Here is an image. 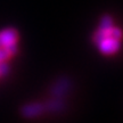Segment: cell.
<instances>
[{
  "mask_svg": "<svg viewBox=\"0 0 123 123\" xmlns=\"http://www.w3.org/2000/svg\"><path fill=\"white\" fill-rule=\"evenodd\" d=\"M66 87H68V82H67L66 80H62V81L58 82V88L57 87L54 88L53 93H55V95H62L63 92L65 91Z\"/></svg>",
  "mask_w": 123,
  "mask_h": 123,
  "instance_id": "4",
  "label": "cell"
},
{
  "mask_svg": "<svg viewBox=\"0 0 123 123\" xmlns=\"http://www.w3.org/2000/svg\"><path fill=\"white\" fill-rule=\"evenodd\" d=\"M98 47L103 54L105 55H111L117 51L120 48V42L119 40H115L113 38H104L98 42Z\"/></svg>",
  "mask_w": 123,
  "mask_h": 123,
  "instance_id": "1",
  "label": "cell"
},
{
  "mask_svg": "<svg viewBox=\"0 0 123 123\" xmlns=\"http://www.w3.org/2000/svg\"><path fill=\"white\" fill-rule=\"evenodd\" d=\"M18 33L15 29H7L0 32V43L1 47H8L15 44L17 41Z\"/></svg>",
  "mask_w": 123,
  "mask_h": 123,
  "instance_id": "2",
  "label": "cell"
},
{
  "mask_svg": "<svg viewBox=\"0 0 123 123\" xmlns=\"http://www.w3.org/2000/svg\"><path fill=\"white\" fill-rule=\"evenodd\" d=\"M113 25V21L110 16H104L100 21V29H108V27H112Z\"/></svg>",
  "mask_w": 123,
  "mask_h": 123,
  "instance_id": "6",
  "label": "cell"
},
{
  "mask_svg": "<svg viewBox=\"0 0 123 123\" xmlns=\"http://www.w3.org/2000/svg\"><path fill=\"white\" fill-rule=\"evenodd\" d=\"M10 56H12V53L6 47H0V63H4Z\"/></svg>",
  "mask_w": 123,
  "mask_h": 123,
  "instance_id": "5",
  "label": "cell"
},
{
  "mask_svg": "<svg viewBox=\"0 0 123 123\" xmlns=\"http://www.w3.org/2000/svg\"><path fill=\"white\" fill-rule=\"evenodd\" d=\"M44 111V106L41 104H29L22 108V115L24 117H34L37 115H40Z\"/></svg>",
  "mask_w": 123,
  "mask_h": 123,
  "instance_id": "3",
  "label": "cell"
}]
</instances>
